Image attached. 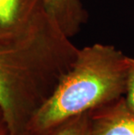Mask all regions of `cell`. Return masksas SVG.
<instances>
[{
	"label": "cell",
	"mask_w": 134,
	"mask_h": 135,
	"mask_svg": "<svg viewBox=\"0 0 134 135\" xmlns=\"http://www.w3.org/2000/svg\"><path fill=\"white\" fill-rule=\"evenodd\" d=\"M48 18L13 40L0 39V107L12 135H24L32 116L52 95L78 48Z\"/></svg>",
	"instance_id": "6da1fadb"
},
{
	"label": "cell",
	"mask_w": 134,
	"mask_h": 135,
	"mask_svg": "<svg viewBox=\"0 0 134 135\" xmlns=\"http://www.w3.org/2000/svg\"><path fill=\"white\" fill-rule=\"evenodd\" d=\"M129 60L112 45L78 48L72 66L31 119L24 135H48L72 118L124 97Z\"/></svg>",
	"instance_id": "7a4b0ae2"
},
{
	"label": "cell",
	"mask_w": 134,
	"mask_h": 135,
	"mask_svg": "<svg viewBox=\"0 0 134 135\" xmlns=\"http://www.w3.org/2000/svg\"><path fill=\"white\" fill-rule=\"evenodd\" d=\"M48 18L41 0H0V39L20 38Z\"/></svg>",
	"instance_id": "3957f363"
},
{
	"label": "cell",
	"mask_w": 134,
	"mask_h": 135,
	"mask_svg": "<svg viewBox=\"0 0 134 135\" xmlns=\"http://www.w3.org/2000/svg\"><path fill=\"white\" fill-rule=\"evenodd\" d=\"M85 135H134V112L124 97L89 112Z\"/></svg>",
	"instance_id": "277c9868"
},
{
	"label": "cell",
	"mask_w": 134,
	"mask_h": 135,
	"mask_svg": "<svg viewBox=\"0 0 134 135\" xmlns=\"http://www.w3.org/2000/svg\"><path fill=\"white\" fill-rule=\"evenodd\" d=\"M47 16L65 36L72 38L88 20L81 0H41Z\"/></svg>",
	"instance_id": "5b68a950"
},
{
	"label": "cell",
	"mask_w": 134,
	"mask_h": 135,
	"mask_svg": "<svg viewBox=\"0 0 134 135\" xmlns=\"http://www.w3.org/2000/svg\"><path fill=\"white\" fill-rule=\"evenodd\" d=\"M88 113L72 118L52 131L48 135H85Z\"/></svg>",
	"instance_id": "8992f818"
},
{
	"label": "cell",
	"mask_w": 134,
	"mask_h": 135,
	"mask_svg": "<svg viewBox=\"0 0 134 135\" xmlns=\"http://www.w3.org/2000/svg\"><path fill=\"white\" fill-rule=\"evenodd\" d=\"M124 99L128 107L134 112V59L131 57L129 60Z\"/></svg>",
	"instance_id": "52a82bcc"
},
{
	"label": "cell",
	"mask_w": 134,
	"mask_h": 135,
	"mask_svg": "<svg viewBox=\"0 0 134 135\" xmlns=\"http://www.w3.org/2000/svg\"><path fill=\"white\" fill-rule=\"evenodd\" d=\"M10 130L8 127L7 122L5 120V117L2 108L0 107V135H9Z\"/></svg>",
	"instance_id": "ba28073f"
},
{
	"label": "cell",
	"mask_w": 134,
	"mask_h": 135,
	"mask_svg": "<svg viewBox=\"0 0 134 135\" xmlns=\"http://www.w3.org/2000/svg\"><path fill=\"white\" fill-rule=\"evenodd\" d=\"M9 135H12V134H9Z\"/></svg>",
	"instance_id": "9c48e42d"
}]
</instances>
